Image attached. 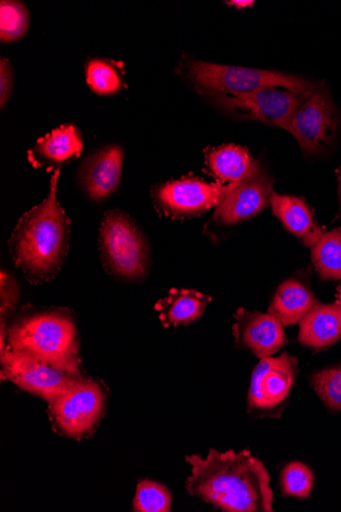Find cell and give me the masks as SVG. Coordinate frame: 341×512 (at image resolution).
Segmentation results:
<instances>
[{"label":"cell","instance_id":"cell-6","mask_svg":"<svg viewBox=\"0 0 341 512\" xmlns=\"http://www.w3.org/2000/svg\"><path fill=\"white\" fill-rule=\"evenodd\" d=\"M108 394L99 382L82 376L54 402L48 404L54 429L62 436L82 440L99 427Z\"/></svg>","mask_w":341,"mask_h":512},{"label":"cell","instance_id":"cell-31","mask_svg":"<svg viewBox=\"0 0 341 512\" xmlns=\"http://www.w3.org/2000/svg\"><path fill=\"white\" fill-rule=\"evenodd\" d=\"M340 191H341V180H340Z\"/></svg>","mask_w":341,"mask_h":512},{"label":"cell","instance_id":"cell-20","mask_svg":"<svg viewBox=\"0 0 341 512\" xmlns=\"http://www.w3.org/2000/svg\"><path fill=\"white\" fill-rule=\"evenodd\" d=\"M207 164L210 172L222 185L240 181L254 165L250 153L245 148L235 145L211 150L207 154Z\"/></svg>","mask_w":341,"mask_h":512},{"label":"cell","instance_id":"cell-28","mask_svg":"<svg viewBox=\"0 0 341 512\" xmlns=\"http://www.w3.org/2000/svg\"><path fill=\"white\" fill-rule=\"evenodd\" d=\"M14 88V72L9 60L0 61V105L8 104Z\"/></svg>","mask_w":341,"mask_h":512},{"label":"cell","instance_id":"cell-1","mask_svg":"<svg viewBox=\"0 0 341 512\" xmlns=\"http://www.w3.org/2000/svg\"><path fill=\"white\" fill-rule=\"evenodd\" d=\"M191 475L186 490L194 497L227 512H271L273 491L265 465L251 451L220 452L207 457L188 455Z\"/></svg>","mask_w":341,"mask_h":512},{"label":"cell","instance_id":"cell-18","mask_svg":"<svg viewBox=\"0 0 341 512\" xmlns=\"http://www.w3.org/2000/svg\"><path fill=\"white\" fill-rule=\"evenodd\" d=\"M211 302L210 296L198 291L172 289L165 299L156 304L155 309L164 327L170 328L197 321Z\"/></svg>","mask_w":341,"mask_h":512},{"label":"cell","instance_id":"cell-25","mask_svg":"<svg viewBox=\"0 0 341 512\" xmlns=\"http://www.w3.org/2000/svg\"><path fill=\"white\" fill-rule=\"evenodd\" d=\"M86 81L97 95H116L122 88V78L108 62L93 60L86 67Z\"/></svg>","mask_w":341,"mask_h":512},{"label":"cell","instance_id":"cell-8","mask_svg":"<svg viewBox=\"0 0 341 512\" xmlns=\"http://www.w3.org/2000/svg\"><path fill=\"white\" fill-rule=\"evenodd\" d=\"M2 381H8L48 404L54 402L81 375L41 362L9 347L0 353Z\"/></svg>","mask_w":341,"mask_h":512},{"label":"cell","instance_id":"cell-2","mask_svg":"<svg viewBox=\"0 0 341 512\" xmlns=\"http://www.w3.org/2000/svg\"><path fill=\"white\" fill-rule=\"evenodd\" d=\"M59 177L56 170L50 194L19 220L9 242L15 264L32 284L55 278L69 252L71 221L58 202Z\"/></svg>","mask_w":341,"mask_h":512},{"label":"cell","instance_id":"cell-4","mask_svg":"<svg viewBox=\"0 0 341 512\" xmlns=\"http://www.w3.org/2000/svg\"><path fill=\"white\" fill-rule=\"evenodd\" d=\"M187 75L204 93L237 97L264 87L283 88L298 95H311L316 87L307 79L277 71L242 68L193 61Z\"/></svg>","mask_w":341,"mask_h":512},{"label":"cell","instance_id":"cell-23","mask_svg":"<svg viewBox=\"0 0 341 512\" xmlns=\"http://www.w3.org/2000/svg\"><path fill=\"white\" fill-rule=\"evenodd\" d=\"M314 482L315 476L312 470L300 461L288 463L280 475L282 493L289 497L308 498Z\"/></svg>","mask_w":341,"mask_h":512},{"label":"cell","instance_id":"cell-15","mask_svg":"<svg viewBox=\"0 0 341 512\" xmlns=\"http://www.w3.org/2000/svg\"><path fill=\"white\" fill-rule=\"evenodd\" d=\"M83 150V142L74 125H65L40 138L29 152V161L35 168L52 170L66 162L78 158Z\"/></svg>","mask_w":341,"mask_h":512},{"label":"cell","instance_id":"cell-19","mask_svg":"<svg viewBox=\"0 0 341 512\" xmlns=\"http://www.w3.org/2000/svg\"><path fill=\"white\" fill-rule=\"evenodd\" d=\"M313 293L296 279H288L277 290L269 307L283 327L300 322L317 304Z\"/></svg>","mask_w":341,"mask_h":512},{"label":"cell","instance_id":"cell-13","mask_svg":"<svg viewBox=\"0 0 341 512\" xmlns=\"http://www.w3.org/2000/svg\"><path fill=\"white\" fill-rule=\"evenodd\" d=\"M233 335L237 348L249 349L260 359L271 357L287 344L283 325L270 313L238 309Z\"/></svg>","mask_w":341,"mask_h":512},{"label":"cell","instance_id":"cell-5","mask_svg":"<svg viewBox=\"0 0 341 512\" xmlns=\"http://www.w3.org/2000/svg\"><path fill=\"white\" fill-rule=\"evenodd\" d=\"M100 252L107 271L118 278L136 281L148 273V242L138 226L122 212L106 213L101 226Z\"/></svg>","mask_w":341,"mask_h":512},{"label":"cell","instance_id":"cell-22","mask_svg":"<svg viewBox=\"0 0 341 512\" xmlns=\"http://www.w3.org/2000/svg\"><path fill=\"white\" fill-rule=\"evenodd\" d=\"M172 494L163 484L143 480L138 483L133 500V509L137 512L171 511Z\"/></svg>","mask_w":341,"mask_h":512},{"label":"cell","instance_id":"cell-21","mask_svg":"<svg viewBox=\"0 0 341 512\" xmlns=\"http://www.w3.org/2000/svg\"><path fill=\"white\" fill-rule=\"evenodd\" d=\"M312 260L322 279H341V227L325 232L311 248Z\"/></svg>","mask_w":341,"mask_h":512},{"label":"cell","instance_id":"cell-14","mask_svg":"<svg viewBox=\"0 0 341 512\" xmlns=\"http://www.w3.org/2000/svg\"><path fill=\"white\" fill-rule=\"evenodd\" d=\"M124 153L111 146L92 154L80 170V183L93 201H103L116 192L121 180Z\"/></svg>","mask_w":341,"mask_h":512},{"label":"cell","instance_id":"cell-17","mask_svg":"<svg viewBox=\"0 0 341 512\" xmlns=\"http://www.w3.org/2000/svg\"><path fill=\"white\" fill-rule=\"evenodd\" d=\"M270 204L284 227L307 247L313 248L323 236L322 228L315 222L311 210L303 200L273 193Z\"/></svg>","mask_w":341,"mask_h":512},{"label":"cell","instance_id":"cell-24","mask_svg":"<svg viewBox=\"0 0 341 512\" xmlns=\"http://www.w3.org/2000/svg\"><path fill=\"white\" fill-rule=\"evenodd\" d=\"M29 13L18 2H2L0 5V38L9 43L21 39L29 27Z\"/></svg>","mask_w":341,"mask_h":512},{"label":"cell","instance_id":"cell-10","mask_svg":"<svg viewBox=\"0 0 341 512\" xmlns=\"http://www.w3.org/2000/svg\"><path fill=\"white\" fill-rule=\"evenodd\" d=\"M337 116L323 88H316L312 95L300 106L287 127L310 155L324 151L332 142L337 129Z\"/></svg>","mask_w":341,"mask_h":512},{"label":"cell","instance_id":"cell-26","mask_svg":"<svg viewBox=\"0 0 341 512\" xmlns=\"http://www.w3.org/2000/svg\"><path fill=\"white\" fill-rule=\"evenodd\" d=\"M312 386L329 409L341 410V366L317 372L312 378Z\"/></svg>","mask_w":341,"mask_h":512},{"label":"cell","instance_id":"cell-27","mask_svg":"<svg viewBox=\"0 0 341 512\" xmlns=\"http://www.w3.org/2000/svg\"><path fill=\"white\" fill-rule=\"evenodd\" d=\"M2 293H0V314L2 319L8 317L11 312L15 309L19 300V288L16 279L6 271H2Z\"/></svg>","mask_w":341,"mask_h":512},{"label":"cell","instance_id":"cell-16","mask_svg":"<svg viewBox=\"0 0 341 512\" xmlns=\"http://www.w3.org/2000/svg\"><path fill=\"white\" fill-rule=\"evenodd\" d=\"M341 338V307L317 303L300 321L299 341L314 349L331 346Z\"/></svg>","mask_w":341,"mask_h":512},{"label":"cell","instance_id":"cell-12","mask_svg":"<svg viewBox=\"0 0 341 512\" xmlns=\"http://www.w3.org/2000/svg\"><path fill=\"white\" fill-rule=\"evenodd\" d=\"M273 193V179L256 163L240 181L228 185L225 199L218 206L213 221L232 225L254 217L270 203Z\"/></svg>","mask_w":341,"mask_h":512},{"label":"cell","instance_id":"cell-29","mask_svg":"<svg viewBox=\"0 0 341 512\" xmlns=\"http://www.w3.org/2000/svg\"><path fill=\"white\" fill-rule=\"evenodd\" d=\"M229 6H233L238 9H245L252 7L255 3L254 2H239V0H234V2H227L226 3Z\"/></svg>","mask_w":341,"mask_h":512},{"label":"cell","instance_id":"cell-3","mask_svg":"<svg viewBox=\"0 0 341 512\" xmlns=\"http://www.w3.org/2000/svg\"><path fill=\"white\" fill-rule=\"evenodd\" d=\"M8 347L81 375L79 340L70 312L52 309L26 315L8 329Z\"/></svg>","mask_w":341,"mask_h":512},{"label":"cell","instance_id":"cell-9","mask_svg":"<svg viewBox=\"0 0 341 512\" xmlns=\"http://www.w3.org/2000/svg\"><path fill=\"white\" fill-rule=\"evenodd\" d=\"M297 360L287 353L261 359L253 372L249 411L279 417L297 378Z\"/></svg>","mask_w":341,"mask_h":512},{"label":"cell","instance_id":"cell-7","mask_svg":"<svg viewBox=\"0 0 341 512\" xmlns=\"http://www.w3.org/2000/svg\"><path fill=\"white\" fill-rule=\"evenodd\" d=\"M207 96L229 114L241 119L278 126L285 130L292 116L310 97V95H298L278 87H264L237 97L213 92L207 93Z\"/></svg>","mask_w":341,"mask_h":512},{"label":"cell","instance_id":"cell-11","mask_svg":"<svg viewBox=\"0 0 341 512\" xmlns=\"http://www.w3.org/2000/svg\"><path fill=\"white\" fill-rule=\"evenodd\" d=\"M227 191L228 185L185 178L159 186L155 200L161 211L169 217H192L218 207Z\"/></svg>","mask_w":341,"mask_h":512},{"label":"cell","instance_id":"cell-30","mask_svg":"<svg viewBox=\"0 0 341 512\" xmlns=\"http://www.w3.org/2000/svg\"><path fill=\"white\" fill-rule=\"evenodd\" d=\"M338 302H339L338 305L341 307V287H340V290H339V300H338Z\"/></svg>","mask_w":341,"mask_h":512}]
</instances>
